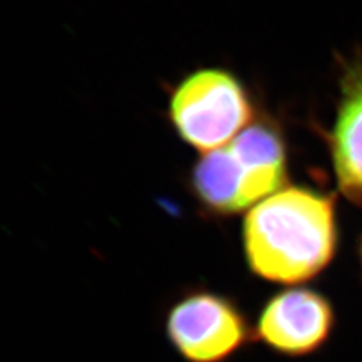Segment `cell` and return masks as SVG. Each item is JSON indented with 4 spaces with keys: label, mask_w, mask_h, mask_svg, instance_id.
Wrapping results in <instances>:
<instances>
[{
    "label": "cell",
    "mask_w": 362,
    "mask_h": 362,
    "mask_svg": "<svg viewBox=\"0 0 362 362\" xmlns=\"http://www.w3.org/2000/svg\"><path fill=\"white\" fill-rule=\"evenodd\" d=\"M286 146L264 122L247 126L219 150L204 154L194 166L190 186L206 211L216 216L240 213L284 189Z\"/></svg>",
    "instance_id": "2"
},
{
    "label": "cell",
    "mask_w": 362,
    "mask_h": 362,
    "mask_svg": "<svg viewBox=\"0 0 362 362\" xmlns=\"http://www.w3.org/2000/svg\"><path fill=\"white\" fill-rule=\"evenodd\" d=\"M358 255H359V264H361V270H362V237H361L359 246H358Z\"/></svg>",
    "instance_id": "7"
},
{
    "label": "cell",
    "mask_w": 362,
    "mask_h": 362,
    "mask_svg": "<svg viewBox=\"0 0 362 362\" xmlns=\"http://www.w3.org/2000/svg\"><path fill=\"white\" fill-rule=\"evenodd\" d=\"M337 247L334 201L314 190L284 187L246 214V263L255 276L267 282H308L332 263Z\"/></svg>",
    "instance_id": "1"
},
{
    "label": "cell",
    "mask_w": 362,
    "mask_h": 362,
    "mask_svg": "<svg viewBox=\"0 0 362 362\" xmlns=\"http://www.w3.org/2000/svg\"><path fill=\"white\" fill-rule=\"evenodd\" d=\"M329 148L338 186L344 195L362 201V64L346 68L341 98L329 133Z\"/></svg>",
    "instance_id": "6"
},
{
    "label": "cell",
    "mask_w": 362,
    "mask_h": 362,
    "mask_svg": "<svg viewBox=\"0 0 362 362\" xmlns=\"http://www.w3.org/2000/svg\"><path fill=\"white\" fill-rule=\"evenodd\" d=\"M335 326V307L326 294L310 287H290L264 302L254 338L276 355L305 358L327 344Z\"/></svg>",
    "instance_id": "5"
},
{
    "label": "cell",
    "mask_w": 362,
    "mask_h": 362,
    "mask_svg": "<svg viewBox=\"0 0 362 362\" xmlns=\"http://www.w3.org/2000/svg\"><path fill=\"white\" fill-rule=\"evenodd\" d=\"M165 329L186 362H228L254 338L239 303L207 288L181 293L166 311Z\"/></svg>",
    "instance_id": "4"
},
{
    "label": "cell",
    "mask_w": 362,
    "mask_h": 362,
    "mask_svg": "<svg viewBox=\"0 0 362 362\" xmlns=\"http://www.w3.org/2000/svg\"><path fill=\"white\" fill-rule=\"evenodd\" d=\"M254 107L233 73L201 68L186 76L169 100V121L187 145L210 153L228 145L251 122Z\"/></svg>",
    "instance_id": "3"
}]
</instances>
